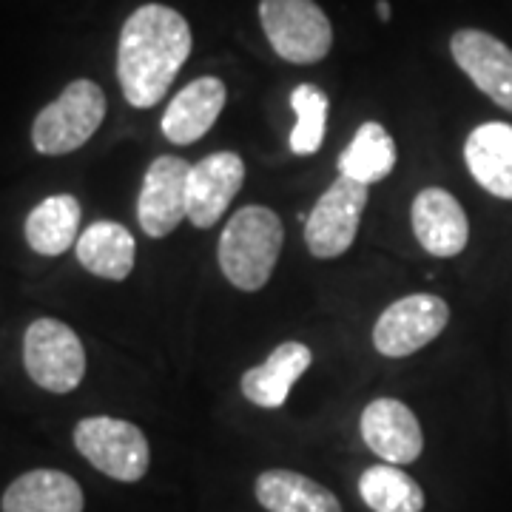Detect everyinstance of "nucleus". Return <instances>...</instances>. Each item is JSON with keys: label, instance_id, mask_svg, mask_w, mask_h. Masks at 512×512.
<instances>
[{"label": "nucleus", "instance_id": "5", "mask_svg": "<svg viewBox=\"0 0 512 512\" xmlns=\"http://www.w3.org/2000/svg\"><path fill=\"white\" fill-rule=\"evenodd\" d=\"M74 447L92 467L114 481H140L148 473L146 433L131 421L114 416H89L74 427Z\"/></svg>", "mask_w": 512, "mask_h": 512}, {"label": "nucleus", "instance_id": "8", "mask_svg": "<svg viewBox=\"0 0 512 512\" xmlns=\"http://www.w3.org/2000/svg\"><path fill=\"white\" fill-rule=\"evenodd\" d=\"M367 205V185L339 177L328 191L313 205L308 225H305V242L313 256L319 259H336L348 251L359 234V222Z\"/></svg>", "mask_w": 512, "mask_h": 512}, {"label": "nucleus", "instance_id": "17", "mask_svg": "<svg viewBox=\"0 0 512 512\" xmlns=\"http://www.w3.org/2000/svg\"><path fill=\"white\" fill-rule=\"evenodd\" d=\"M80 484L60 470H32L15 478L0 501L3 512H83Z\"/></svg>", "mask_w": 512, "mask_h": 512}, {"label": "nucleus", "instance_id": "9", "mask_svg": "<svg viewBox=\"0 0 512 512\" xmlns=\"http://www.w3.org/2000/svg\"><path fill=\"white\" fill-rule=\"evenodd\" d=\"M188 174L191 165L171 154L148 165L137 200V220L151 239L168 237L188 217Z\"/></svg>", "mask_w": 512, "mask_h": 512}, {"label": "nucleus", "instance_id": "10", "mask_svg": "<svg viewBox=\"0 0 512 512\" xmlns=\"http://www.w3.org/2000/svg\"><path fill=\"white\" fill-rule=\"evenodd\" d=\"M450 55L476 89L495 106L512 111V49L504 40L481 29H458L450 37Z\"/></svg>", "mask_w": 512, "mask_h": 512}, {"label": "nucleus", "instance_id": "24", "mask_svg": "<svg viewBox=\"0 0 512 512\" xmlns=\"http://www.w3.org/2000/svg\"><path fill=\"white\" fill-rule=\"evenodd\" d=\"M376 9H379V18L390 20V3H387V0H379V3H376Z\"/></svg>", "mask_w": 512, "mask_h": 512}, {"label": "nucleus", "instance_id": "23", "mask_svg": "<svg viewBox=\"0 0 512 512\" xmlns=\"http://www.w3.org/2000/svg\"><path fill=\"white\" fill-rule=\"evenodd\" d=\"M296 126L291 131V151L299 157L316 154L322 140H325V126H328V94L316 86H296L291 94Z\"/></svg>", "mask_w": 512, "mask_h": 512}, {"label": "nucleus", "instance_id": "15", "mask_svg": "<svg viewBox=\"0 0 512 512\" xmlns=\"http://www.w3.org/2000/svg\"><path fill=\"white\" fill-rule=\"evenodd\" d=\"M464 163L473 180L498 200H512V126L484 123L464 143Z\"/></svg>", "mask_w": 512, "mask_h": 512}, {"label": "nucleus", "instance_id": "11", "mask_svg": "<svg viewBox=\"0 0 512 512\" xmlns=\"http://www.w3.org/2000/svg\"><path fill=\"white\" fill-rule=\"evenodd\" d=\"M245 183V163L234 151H217L191 165L188 174V220L194 228H211L222 220Z\"/></svg>", "mask_w": 512, "mask_h": 512}, {"label": "nucleus", "instance_id": "3", "mask_svg": "<svg viewBox=\"0 0 512 512\" xmlns=\"http://www.w3.org/2000/svg\"><path fill=\"white\" fill-rule=\"evenodd\" d=\"M106 117V94L94 80H74L55 103L35 117L32 146L37 154L63 157L86 146Z\"/></svg>", "mask_w": 512, "mask_h": 512}, {"label": "nucleus", "instance_id": "19", "mask_svg": "<svg viewBox=\"0 0 512 512\" xmlns=\"http://www.w3.org/2000/svg\"><path fill=\"white\" fill-rule=\"evenodd\" d=\"M256 501L268 512H342L328 487L293 470H268L256 478Z\"/></svg>", "mask_w": 512, "mask_h": 512}, {"label": "nucleus", "instance_id": "7", "mask_svg": "<svg viewBox=\"0 0 512 512\" xmlns=\"http://www.w3.org/2000/svg\"><path fill=\"white\" fill-rule=\"evenodd\" d=\"M450 322V308L436 293H410L393 302L373 328V348L387 359H404L439 339Z\"/></svg>", "mask_w": 512, "mask_h": 512}, {"label": "nucleus", "instance_id": "22", "mask_svg": "<svg viewBox=\"0 0 512 512\" xmlns=\"http://www.w3.org/2000/svg\"><path fill=\"white\" fill-rule=\"evenodd\" d=\"M359 495L373 512H421V487L396 464L367 467L359 478Z\"/></svg>", "mask_w": 512, "mask_h": 512}, {"label": "nucleus", "instance_id": "20", "mask_svg": "<svg viewBox=\"0 0 512 512\" xmlns=\"http://www.w3.org/2000/svg\"><path fill=\"white\" fill-rule=\"evenodd\" d=\"M80 202L72 194H55L37 202L32 214L26 217V242L40 256L66 254L77 245V228H80Z\"/></svg>", "mask_w": 512, "mask_h": 512}, {"label": "nucleus", "instance_id": "18", "mask_svg": "<svg viewBox=\"0 0 512 512\" xmlns=\"http://www.w3.org/2000/svg\"><path fill=\"white\" fill-rule=\"evenodd\" d=\"M74 251H77L80 265L89 274L103 276V279H111V282H123L134 268L137 242H134L126 225L100 220L80 234Z\"/></svg>", "mask_w": 512, "mask_h": 512}, {"label": "nucleus", "instance_id": "6", "mask_svg": "<svg viewBox=\"0 0 512 512\" xmlns=\"http://www.w3.org/2000/svg\"><path fill=\"white\" fill-rule=\"evenodd\" d=\"M23 365L37 387L49 393H72L86 376V350L66 322L43 316L26 328Z\"/></svg>", "mask_w": 512, "mask_h": 512}, {"label": "nucleus", "instance_id": "4", "mask_svg": "<svg viewBox=\"0 0 512 512\" xmlns=\"http://www.w3.org/2000/svg\"><path fill=\"white\" fill-rule=\"evenodd\" d=\"M259 20L276 55L296 66L328 57L333 26L316 0H259Z\"/></svg>", "mask_w": 512, "mask_h": 512}, {"label": "nucleus", "instance_id": "14", "mask_svg": "<svg viewBox=\"0 0 512 512\" xmlns=\"http://www.w3.org/2000/svg\"><path fill=\"white\" fill-rule=\"evenodd\" d=\"M225 100H228V89L220 77H197L168 103L160 120L165 140L174 146L197 143L217 123L220 111L225 109Z\"/></svg>", "mask_w": 512, "mask_h": 512}, {"label": "nucleus", "instance_id": "1", "mask_svg": "<svg viewBox=\"0 0 512 512\" xmlns=\"http://www.w3.org/2000/svg\"><path fill=\"white\" fill-rule=\"evenodd\" d=\"M191 55L188 20L163 3L134 9L120 32L117 80L134 109H151L171 89Z\"/></svg>", "mask_w": 512, "mask_h": 512}, {"label": "nucleus", "instance_id": "12", "mask_svg": "<svg viewBox=\"0 0 512 512\" xmlns=\"http://www.w3.org/2000/svg\"><path fill=\"white\" fill-rule=\"evenodd\" d=\"M362 439L387 464H413L424 450L416 413L399 399H373L362 410Z\"/></svg>", "mask_w": 512, "mask_h": 512}, {"label": "nucleus", "instance_id": "13", "mask_svg": "<svg viewBox=\"0 0 512 512\" xmlns=\"http://www.w3.org/2000/svg\"><path fill=\"white\" fill-rule=\"evenodd\" d=\"M410 220H413V234L427 254L450 259L467 248V239H470L467 214L461 202L444 188L430 185L419 191V197L410 208Z\"/></svg>", "mask_w": 512, "mask_h": 512}, {"label": "nucleus", "instance_id": "16", "mask_svg": "<svg viewBox=\"0 0 512 512\" xmlns=\"http://www.w3.org/2000/svg\"><path fill=\"white\" fill-rule=\"evenodd\" d=\"M313 353L302 342H285L268 356V362L259 367H251L242 376V393L248 402L265 410H276L288 402L293 384L299 382V376L311 367Z\"/></svg>", "mask_w": 512, "mask_h": 512}, {"label": "nucleus", "instance_id": "21", "mask_svg": "<svg viewBox=\"0 0 512 512\" xmlns=\"http://www.w3.org/2000/svg\"><path fill=\"white\" fill-rule=\"evenodd\" d=\"M396 168V143L382 123H365L339 157L342 177L362 185L382 183Z\"/></svg>", "mask_w": 512, "mask_h": 512}, {"label": "nucleus", "instance_id": "2", "mask_svg": "<svg viewBox=\"0 0 512 512\" xmlns=\"http://www.w3.org/2000/svg\"><path fill=\"white\" fill-rule=\"evenodd\" d=\"M285 228L271 208L245 205L220 237V268L239 291H259L274 274Z\"/></svg>", "mask_w": 512, "mask_h": 512}]
</instances>
